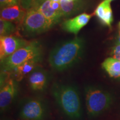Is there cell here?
I'll return each instance as SVG.
<instances>
[{
	"label": "cell",
	"mask_w": 120,
	"mask_h": 120,
	"mask_svg": "<svg viewBox=\"0 0 120 120\" xmlns=\"http://www.w3.org/2000/svg\"><path fill=\"white\" fill-rule=\"evenodd\" d=\"M17 92V85L12 78L6 79L0 90V107L1 111L5 110L12 102Z\"/></svg>",
	"instance_id": "8"
},
{
	"label": "cell",
	"mask_w": 120,
	"mask_h": 120,
	"mask_svg": "<svg viewBox=\"0 0 120 120\" xmlns=\"http://www.w3.org/2000/svg\"><path fill=\"white\" fill-rule=\"evenodd\" d=\"M85 44L83 39L76 37L57 45L49 55L51 67L56 71H62L72 66L82 56Z\"/></svg>",
	"instance_id": "1"
},
{
	"label": "cell",
	"mask_w": 120,
	"mask_h": 120,
	"mask_svg": "<svg viewBox=\"0 0 120 120\" xmlns=\"http://www.w3.org/2000/svg\"><path fill=\"white\" fill-rule=\"evenodd\" d=\"M75 1V0H61V1H64V2H69V1Z\"/></svg>",
	"instance_id": "24"
},
{
	"label": "cell",
	"mask_w": 120,
	"mask_h": 120,
	"mask_svg": "<svg viewBox=\"0 0 120 120\" xmlns=\"http://www.w3.org/2000/svg\"><path fill=\"white\" fill-rule=\"evenodd\" d=\"M22 26L27 34H36L47 31L53 25L41 12L38 6L35 4L27 11Z\"/></svg>",
	"instance_id": "5"
},
{
	"label": "cell",
	"mask_w": 120,
	"mask_h": 120,
	"mask_svg": "<svg viewBox=\"0 0 120 120\" xmlns=\"http://www.w3.org/2000/svg\"><path fill=\"white\" fill-rule=\"evenodd\" d=\"M16 28L13 22L0 19V35L1 36H11L16 31Z\"/></svg>",
	"instance_id": "17"
},
{
	"label": "cell",
	"mask_w": 120,
	"mask_h": 120,
	"mask_svg": "<svg viewBox=\"0 0 120 120\" xmlns=\"http://www.w3.org/2000/svg\"><path fill=\"white\" fill-rule=\"evenodd\" d=\"M103 68L110 77H120V61L113 57L107 58L102 64Z\"/></svg>",
	"instance_id": "16"
},
{
	"label": "cell",
	"mask_w": 120,
	"mask_h": 120,
	"mask_svg": "<svg viewBox=\"0 0 120 120\" xmlns=\"http://www.w3.org/2000/svg\"><path fill=\"white\" fill-rule=\"evenodd\" d=\"M119 27H120V22H119Z\"/></svg>",
	"instance_id": "25"
},
{
	"label": "cell",
	"mask_w": 120,
	"mask_h": 120,
	"mask_svg": "<svg viewBox=\"0 0 120 120\" xmlns=\"http://www.w3.org/2000/svg\"><path fill=\"white\" fill-rule=\"evenodd\" d=\"M112 57L120 61V44L117 45L112 49L111 53Z\"/></svg>",
	"instance_id": "20"
},
{
	"label": "cell",
	"mask_w": 120,
	"mask_h": 120,
	"mask_svg": "<svg viewBox=\"0 0 120 120\" xmlns=\"http://www.w3.org/2000/svg\"><path fill=\"white\" fill-rule=\"evenodd\" d=\"M120 44V30L119 31V35H118V39H117V45Z\"/></svg>",
	"instance_id": "22"
},
{
	"label": "cell",
	"mask_w": 120,
	"mask_h": 120,
	"mask_svg": "<svg viewBox=\"0 0 120 120\" xmlns=\"http://www.w3.org/2000/svg\"><path fill=\"white\" fill-rule=\"evenodd\" d=\"M27 13L21 4L1 9V19L22 25Z\"/></svg>",
	"instance_id": "9"
},
{
	"label": "cell",
	"mask_w": 120,
	"mask_h": 120,
	"mask_svg": "<svg viewBox=\"0 0 120 120\" xmlns=\"http://www.w3.org/2000/svg\"><path fill=\"white\" fill-rule=\"evenodd\" d=\"M46 115L44 103L37 98L30 99L24 103L19 116L24 120H43Z\"/></svg>",
	"instance_id": "6"
},
{
	"label": "cell",
	"mask_w": 120,
	"mask_h": 120,
	"mask_svg": "<svg viewBox=\"0 0 120 120\" xmlns=\"http://www.w3.org/2000/svg\"><path fill=\"white\" fill-rule=\"evenodd\" d=\"M30 42L22 38L13 36H6L0 37V58L2 62L15 52L26 46Z\"/></svg>",
	"instance_id": "7"
},
{
	"label": "cell",
	"mask_w": 120,
	"mask_h": 120,
	"mask_svg": "<svg viewBox=\"0 0 120 120\" xmlns=\"http://www.w3.org/2000/svg\"><path fill=\"white\" fill-rule=\"evenodd\" d=\"M92 17V15L81 13L74 18L64 21L62 24V28L66 32L77 34L79 31L88 23Z\"/></svg>",
	"instance_id": "10"
},
{
	"label": "cell",
	"mask_w": 120,
	"mask_h": 120,
	"mask_svg": "<svg viewBox=\"0 0 120 120\" xmlns=\"http://www.w3.org/2000/svg\"><path fill=\"white\" fill-rule=\"evenodd\" d=\"M111 2L109 0H103L98 4L94 12V15L98 17L100 21L109 27L113 20Z\"/></svg>",
	"instance_id": "11"
},
{
	"label": "cell",
	"mask_w": 120,
	"mask_h": 120,
	"mask_svg": "<svg viewBox=\"0 0 120 120\" xmlns=\"http://www.w3.org/2000/svg\"><path fill=\"white\" fill-rule=\"evenodd\" d=\"M45 1L46 0H35V2H36V5L37 6H40V4H42L43 2H45Z\"/></svg>",
	"instance_id": "21"
},
{
	"label": "cell",
	"mask_w": 120,
	"mask_h": 120,
	"mask_svg": "<svg viewBox=\"0 0 120 120\" xmlns=\"http://www.w3.org/2000/svg\"><path fill=\"white\" fill-rule=\"evenodd\" d=\"M86 109L90 116L100 115L110 106L112 98L109 93L94 87H88L85 89Z\"/></svg>",
	"instance_id": "4"
},
{
	"label": "cell",
	"mask_w": 120,
	"mask_h": 120,
	"mask_svg": "<svg viewBox=\"0 0 120 120\" xmlns=\"http://www.w3.org/2000/svg\"><path fill=\"white\" fill-rule=\"evenodd\" d=\"M51 1H52V2H60L61 0H51Z\"/></svg>",
	"instance_id": "23"
},
{
	"label": "cell",
	"mask_w": 120,
	"mask_h": 120,
	"mask_svg": "<svg viewBox=\"0 0 120 120\" xmlns=\"http://www.w3.org/2000/svg\"><path fill=\"white\" fill-rule=\"evenodd\" d=\"M63 17H68L76 13L83 9L84 4L81 0L60 2Z\"/></svg>",
	"instance_id": "15"
},
{
	"label": "cell",
	"mask_w": 120,
	"mask_h": 120,
	"mask_svg": "<svg viewBox=\"0 0 120 120\" xmlns=\"http://www.w3.org/2000/svg\"><path fill=\"white\" fill-rule=\"evenodd\" d=\"M51 92L58 106L67 116L74 120L81 117L82 112L80 98L74 87L55 83Z\"/></svg>",
	"instance_id": "2"
},
{
	"label": "cell",
	"mask_w": 120,
	"mask_h": 120,
	"mask_svg": "<svg viewBox=\"0 0 120 120\" xmlns=\"http://www.w3.org/2000/svg\"><path fill=\"white\" fill-rule=\"evenodd\" d=\"M21 5L27 11L36 4L35 0H19Z\"/></svg>",
	"instance_id": "19"
},
{
	"label": "cell",
	"mask_w": 120,
	"mask_h": 120,
	"mask_svg": "<svg viewBox=\"0 0 120 120\" xmlns=\"http://www.w3.org/2000/svg\"><path fill=\"white\" fill-rule=\"evenodd\" d=\"M109 1H112V0H109Z\"/></svg>",
	"instance_id": "26"
},
{
	"label": "cell",
	"mask_w": 120,
	"mask_h": 120,
	"mask_svg": "<svg viewBox=\"0 0 120 120\" xmlns=\"http://www.w3.org/2000/svg\"><path fill=\"white\" fill-rule=\"evenodd\" d=\"M47 82V76L46 72L40 69H34L28 77V83L30 87L34 91H42Z\"/></svg>",
	"instance_id": "12"
},
{
	"label": "cell",
	"mask_w": 120,
	"mask_h": 120,
	"mask_svg": "<svg viewBox=\"0 0 120 120\" xmlns=\"http://www.w3.org/2000/svg\"><path fill=\"white\" fill-rule=\"evenodd\" d=\"M42 53V50L40 43L33 41L18 49L1 63H2L4 71H13L16 67L27 61L35 59L41 60Z\"/></svg>",
	"instance_id": "3"
},
{
	"label": "cell",
	"mask_w": 120,
	"mask_h": 120,
	"mask_svg": "<svg viewBox=\"0 0 120 120\" xmlns=\"http://www.w3.org/2000/svg\"><path fill=\"white\" fill-rule=\"evenodd\" d=\"M51 1L46 0L38 6L41 12L44 15L45 17L49 21L52 25H55L60 22L62 15L55 11L51 5Z\"/></svg>",
	"instance_id": "13"
},
{
	"label": "cell",
	"mask_w": 120,
	"mask_h": 120,
	"mask_svg": "<svg viewBox=\"0 0 120 120\" xmlns=\"http://www.w3.org/2000/svg\"><path fill=\"white\" fill-rule=\"evenodd\" d=\"M41 60L38 59L30 60L14 69L13 71H14V75L16 81H21L24 77L30 74L35 69L37 64Z\"/></svg>",
	"instance_id": "14"
},
{
	"label": "cell",
	"mask_w": 120,
	"mask_h": 120,
	"mask_svg": "<svg viewBox=\"0 0 120 120\" xmlns=\"http://www.w3.org/2000/svg\"><path fill=\"white\" fill-rule=\"evenodd\" d=\"M19 0H0V6L1 8H4L13 6L19 4Z\"/></svg>",
	"instance_id": "18"
}]
</instances>
